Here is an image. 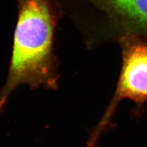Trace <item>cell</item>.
<instances>
[{
    "label": "cell",
    "mask_w": 147,
    "mask_h": 147,
    "mask_svg": "<svg viewBox=\"0 0 147 147\" xmlns=\"http://www.w3.org/2000/svg\"><path fill=\"white\" fill-rule=\"evenodd\" d=\"M19 12L8 74L0 91V112L14 89L55 90L59 74L53 52L55 20L47 0H18Z\"/></svg>",
    "instance_id": "6da1fadb"
},
{
    "label": "cell",
    "mask_w": 147,
    "mask_h": 147,
    "mask_svg": "<svg viewBox=\"0 0 147 147\" xmlns=\"http://www.w3.org/2000/svg\"><path fill=\"white\" fill-rule=\"evenodd\" d=\"M127 38L123 42L122 64L115 93L92 131L87 147H94L108 129L121 102L129 100L138 105L147 102V44Z\"/></svg>",
    "instance_id": "7a4b0ae2"
},
{
    "label": "cell",
    "mask_w": 147,
    "mask_h": 147,
    "mask_svg": "<svg viewBox=\"0 0 147 147\" xmlns=\"http://www.w3.org/2000/svg\"><path fill=\"white\" fill-rule=\"evenodd\" d=\"M116 13L147 32V0H102Z\"/></svg>",
    "instance_id": "3957f363"
}]
</instances>
